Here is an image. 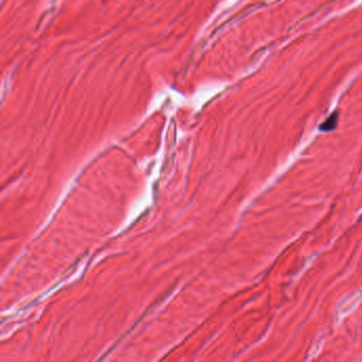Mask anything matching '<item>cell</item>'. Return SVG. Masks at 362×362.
I'll list each match as a JSON object with an SVG mask.
<instances>
[{
    "label": "cell",
    "instance_id": "cell-1",
    "mask_svg": "<svg viewBox=\"0 0 362 362\" xmlns=\"http://www.w3.org/2000/svg\"><path fill=\"white\" fill-rule=\"evenodd\" d=\"M338 118H339V113L337 111L334 112L332 115L326 118V120L321 125H320V130L328 132L336 129L337 123H338Z\"/></svg>",
    "mask_w": 362,
    "mask_h": 362
}]
</instances>
